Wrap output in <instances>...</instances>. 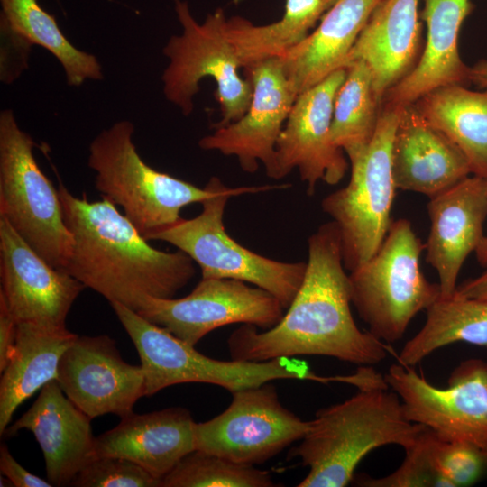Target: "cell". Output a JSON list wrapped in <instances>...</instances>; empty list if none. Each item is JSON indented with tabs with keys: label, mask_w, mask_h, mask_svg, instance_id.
<instances>
[{
	"label": "cell",
	"mask_w": 487,
	"mask_h": 487,
	"mask_svg": "<svg viewBox=\"0 0 487 487\" xmlns=\"http://www.w3.org/2000/svg\"><path fill=\"white\" fill-rule=\"evenodd\" d=\"M476 257L481 265L487 267V235H484L479 247L475 251Z\"/></svg>",
	"instance_id": "obj_39"
},
{
	"label": "cell",
	"mask_w": 487,
	"mask_h": 487,
	"mask_svg": "<svg viewBox=\"0 0 487 487\" xmlns=\"http://www.w3.org/2000/svg\"><path fill=\"white\" fill-rule=\"evenodd\" d=\"M422 328L406 342L398 363L413 367L439 348L457 342L487 347V300L455 290L440 295L427 309Z\"/></svg>",
	"instance_id": "obj_29"
},
{
	"label": "cell",
	"mask_w": 487,
	"mask_h": 487,
	"mask_svg": "<svg viewBox=\"0 0 487 487\" xmlns=\"http://www.w3.org/2000/svg\"><path fill=\"white\" fill-rule=\"evenodd\" d=\"M427 207L430 230L426 259L437 273L441 295L448 296L457 289L464 261L484 236L487 179L469 176L430 198Z\"/></svg>",
	"instance_id": "obj_18"
},
{
	"label": "cell",
	"mask_w": 487,
	"mask_h": 487,
	"mask_svg": "<svg viewBox=\"0 0 487 487\" xmlns=\"http://www.w3.org/2000/svg\"><path fill=\"white\" fill-rule=\"evenodd\" d=\"M0 486H14V484L6 476L2 474L0 477Z\"/></svg>",
	"instance_id": "obj_40"
},
{
	"label": "cell",
	"mask_w": 487,
	"mask_h": 487,
	"mask_svg": "<svg viewBox=\"0 0 487 487\" xmlns=\"http://www.w3.org/2000/svg\"><path fill=\"white\" fill-rule=\"evenodd\" d=\"M0 471L15 487H51L48 480H44L23 467L12 455L6 445L0 448Z\"/></svg>",
	"instance_id": "obj_35"
},
{
	"label": "cell",
	"mask_w": 487,
	"mask_h": 487,
	"mask_svg": "<svg viewBox=\"0 0 487 487\" xmlns=\"http://www.w3.org/2000/svg\"><path fill=\"white\" fill-rule=\"evenodd\" d=\"M56 381L91 419L105 414L126 417L144 397L142 366L126 363L106 335H78L60 358Z\"/></svg>",
	"instance_id": "obj_16"
},
{
	"label": "cell",
	"mask_w": 487,
	"mask_h": 487,
	"mask_svg": "<svg viewBox=\"0 0 487 487\" xmlns=\"http://www.w3.org/2000/svg\"><path fill=\"white\" fill-rule=\"evenodd\" d=\"M174 5L181 33L171 36L162 51L169 60L161 76L166 99L188 116L194 110L200 81L212 78L217 86L216 96L222 116L215 127L237 121L250 106L253 87L239 74L242 66L225 35L223 9L208 14L198 23L186 1L174 0Z\"/></svg>",
	"instance_id": "obj_8"
},
{
	"label": "cell",
	"mask_w": 487,
	"mask_h": 487,
	"mask_svg": "<svg viewBox=\"0 0 487 487\" xmlns=\"http://www.w3.org/2000/svg\"><path fill=\"white\" fill-rule=\"evenodd\" d=\"M67 227L73 238L63 269L108 302L138 311L147 297L171 299L195 276V262L184 252L152 247L105 198L74 196L59 180Z\"/></svg>",
	"instance_id": "obj_2"
},
{
	"label": "cell",
	"mask_w": 487,
	"mask_h": 487,
	"mask_svg": "<svg viewBox=\"0 0 487 487\" xmlns=\"http://www.w3.org/2000/svg\"><path fill=\"white\" fill-rule=\"evenodd\" d=\"M419 0H382L353 46L345 63L362 60L370 67L377 96L415 67L420 49Z\"/></svg>",
	"instance_id": "obj_23"
},
{
	"label": "cell",
	"mask_w": 487,
	"mask_h": 487,
	"mask_svg": "<svg viewBox=\"0 0 487 487\" xmlns=\"http://www.w3.org/2000/svg\"><path fill=\"white\" fill-rule=\"evenodd\" d=\"M133 124L121 120L101 131L90 142L87 165L95 172V188L149 241L176 224L188 205L213 196L222 181L211 177L204 188L159 171L139 155Z\"/></svg>",
	"instance_id": "obj_4"
},
{
	"label": "cell",
	"mask_w": 487,
	"mask_h": 487,
	"mask_svg": "<svg viewBox=\"0 0 487 487\" xmlns=\"http://www.w3.org/2000/svg\"><path fill=\"white\" fill-rule=\"evenodd\" d=\"M384 377L410 421L444 439L473 447L487 464V361L461 362L446 388L436 387L413 367L399 363L391 365Z\"/></svg>",
	"instance_id": "obj_11"
},
{
	"label": "cell",
	"mask_w": 487,
	"mask_h": 487,
	"mask_svg": "<svg viewBox=\"0 0 487 487\" xmlns=\"http://www.w3.org/2000/svg\"><path fill=\"white\" fill-rule=\"evenodd\" d=\"M271 474L255 465L194 450L161 480V487H272Z\"/></svg>",
	"instance_id": "obj_31"
},
{
	"label": "cell",
	"mask_w": 487,
	"mask_h": 487,
	"mask_svg": "<svg viewBox=\"0 0 487 487\" xmlns=\"http://www.w3.org/2000/svg\"><path fill=\"white\" fill-rule=\"evenodd\" d=\"M346 73V68L336 69L297 96L277 140L272 179L298 170L308 195L315 193L320 181L336 185L344 179L350 163L332 141L331 123L335 98Z\"/></svg>",
	"instance_id": "obj_14"
},
{
	"label": "cell",
	"mask_w": 487,
	"mask_h": 487,
	"mask_svg": "<svg viewBox=\"0 0 487 487\" xmlns=\"http://www.w3.org/2000/svg\"><path fill=\"white\" fill-rule=\"evenodd\" d=\"M391 173L397 189L428 198L472 175L461 150L414 104L401 108L391 144Z\"/></svg>",
	"instance_id": "obj_20"
},
{
	"label": "cell",
	"mask_w": 487,
	"mask_h": 487,
	"mask_svg": "<svg viewBox=\"0 0 487 487\" xmlns=\"http://www.w3.org/2000/svg\"><path fill=\"white\" fill-rule=\"evenodd\" d=\"M345 271L340 234L331 220L308 239L305 276L282 318L264 331L249 324L235 329L227 340L232 359L263 362L323 355L360 366L382 362L386 345L362 331L353 317Z\"/></svg>",
	"instance_id": "obj_1"
},
{
	"label": "cell",
	"mask_w": 487,
	"mask_h": 487,
	"mask_svg": "<svg viewBox=\"0 0 487 487\" xmlns=\"http://www.w3.org/2000/svg\"><path fill=\"white\" fill-rule=\"evenodd\" d=\"M110 306L138 352L144 375V397L189 382L214 384L230 392L276 380L327 383V377L316 374L306 362L295 357L263 362L210 358L126 306L118 302H110Z\"/></svg>",
	"instance_id": "obj_5"
},
{
	"label": "cell",
	"mask_w": 487,
	"mask_h": 487,
	"mask_svg": "<svg viewBox=\"0 0 487 487\" xmlns=\"http://www.w3.org/2000/svg\"><path fill=\"white\" fill-rule=\"evenodd\" d=\"M422 116L465 156L471 174L487 179V88L438 87L413 103Z\"/></svg>",
	"instance_id": "obj_26"
},
{
	"label": "cell",
	"mask_w": 487,
	"mask_h": 487,
	"mask_svg": "<svg viewBox=\"0 0 487 487\" xmlns=\"http://www.w3.org/2000/svg\"><path fill=\"white\" fill-rule=\"evenodd\" d=\"M253 87L246 113L237 121L215 127L198 146L237 158L241 169L254 173L262 163L268 177L275 170L276 143L298 96L281 58L262 60L245 69Z\"/></svg>",
	"instance_id": "obj_15"
},
{
	"label": "cell",
	"mask_w": 487,
	"mask_h": 487,
	"mask_svg": "<svg viewBox=\"0 0 487 487\" xmlns=\"http://www.w3.org/2000/svg\"><path fill=\"white\" fill-rule=\"evenodd\" d=\"M0 4L1 36L29 50L39 45L50 51L62 66L69 86L103 78L96 56L75 47L60 29L55 17L37 0H0Z\"/></svg>",
	"instance_id": "obj_27"
},
{
	"label": "cell",
	"mask_w": 487,
	"mask_h": 487,
	"mask_svg": "<svg viewBox=\"0 0 487 487\" xmlns=\"http://www.w3.org/2000/svg\"><path fill=\"white\" fill-rule=\"evenodd\" d=\"M469 81L480 87L487 88V60H481L470 67Z\"/></svg>",
	"instance_id": "obj_38"
},
{
	"label": "cell",
	"mask_w": 487,
	"mask_h": 487,
	"mask_svg": "<svg viewBox=\"0 0 487 487\" xmlns=\"http://www.w3.org/2000/svg\"><path fill=\"white\" fill-rule=\"evenodd\" d=\"M346 69V77L335 98L331 138L349 161L372 142L382 101L376 95L372 73L366 62L354 60Z\"/></svg>",
	"instance_id": "obj_30"
},
{
	"label": "cell",
	"mask_w": 487,
	"mask_h": 487,
	"mask_svg": "<svg viewBox=\"0 0 487 487\" xmlns=\"http://www.w3.org/2000/svg\"><path fill=\"white\" fill-rule=\"evenodd\" d=\"M424 249L409 220H392L378 251L348 273L352 304L382 342L400 340L415 316L441 295L420 269Z\"/></svg>",
	"instance_id": "obj_7"
},
{
	"label": "cell",
	"mask_w": 487,
	"mask_h": 487,
	"mask_svg": "<svg viewBox=\"0 0 487 487\" xmlns=\"http://www.w3.org/2000/svg\"><path fill=\"white\" fill-rule=\"evenodd\" d=\"M231 393L232 401L222 413L195 423L196 450L256 465L300 440L309 428V420L284 407L270 382Z\"/></svg>",
	"instance_id": "obj_12"
},
{
	"label": "cell",
	"mask_w": 487,
	"mask_h": 487,
	"mask_svg": "<svg viewBox=\"0 0 487 487\" xmlns=\"http://www.w3.org/2000/svg\"><path fill=\"white\" fill-rule=\"evenodd\" d=\"M77 337L66 326L17 324L14 350L1 372V436L16 409L45 384L56 380L60 358Z\"/></svg>",
	"instance_id": "obj_25"
},
{
	"label": "cell",
	"mask_w": 487,
	"mask_h": 487,
	"mask_svg": "<svg viewBox=\"0 0 487 487\" xmlns=\"http://www.w3.org/2000/svg\"><path fill=\"white\" fill-rule=\"evenodd\" d=\"M288 186L230 188L221 181L216 192L201 203L202 210L197 216L180 219L152 235L149 241L166 242L187 253L200 267L202 278L245 281L272 294L286 309L301 286L307 262H280L245 248L226 233L224 214L232 197L286 188Z\"/></svg>",
	"instance_id": "obj_6"
},
{
	"label": "cell",
	"mask_w": 487,
	"mask_h": 487,
	"mask_svg": "<svg viewBox=\"0 0 487 487\" xmlns=\"http://www.w3.org/2000/svg\"><path fill=\"white\" fill-rule=\"evenodd\" d=\"M390 388L359 390L349 399L319 409L291 452L309 471L299 487H345L372 450L397 445L404 450L424 426L410 421Z\"/></svg>",
	"instance_id": "obj_3"
},
{
	"label": "cell",
	"mask_w": 487,
	"mask_h": 487,
	"mask_svg": "<svg viewBox=\"0 0 487 487\" xmlns=\"http://www.w3.org/2000/svg\"><path fill=\"white\" fill-rule=\"evenodd\" d=\"M0 295L16 323L66 326L85 286L51 266L0 217Z\"/></svg>",
	"instance_id": "obj_17"
},
{
	"label": "cell",
	"mask_w": 487,
	"mask_h": 487,
	"mask_svg": "<svg viewBox=\"0 0 487 487\" xmlns=\"http://www.w3.org/2000/svg\"><path fill=\"white\" fill-rule=\"evenodd\" d=\"M76 487H161V481L124 458L97 456L73 479Z\"/></svg>",
	"instance_id": "obj_34"
},
{
	"label": "cell",
	"mask_w": 487,
	"mask_h": 487,
	"mask_svg": "<svg viewBox=\"0 0 487 487\" xmlns=\"http://www.w3.org/2000/svg\"><path fill=\"white\" fill-rule=\"evenodd\" d=\"M32 432L44 456L52 486H70L76 475L97 457L91 418L62 391L56 380L45 384L31 408L3 435Z\"/></svg>",
	"instance_id": "obj_19"
},
{
	"label": "cell",
	"mask_w": 487,
	"mask_h": 487,
	"mask_svg": "<svg viewBox=\"0 0 487 487\" xmlns=\"http://www.w3.org/2000/svg\"><path fill=\"white\" fill-rule=\"evenodd\" d=\"M284 309L277 298L257 286L234 279L202 278L188 295L147 297L136 312L195 346L213 330L232 324L269 329L282 318Z\"/></svg>",
	"instance_id": "obj_13"
},
{
	"label": "cell",
	"mask_w": 487,
	"mask_h": 487,
	"mask_svg": "<svg viewBox=\"0 0 487 487\" xmlns=\"http://www.w3.org/2000/svg\"><path fill=\"white\" fill-rule=\"evenodd\" d=\"M402 106L381 104L370 144L349 160V182L321 201V208L336 225L343 263L350 272L368 261L381 245L392 219L395 196L391 144Z\"/></svg>",
	"instance_id": "obj_9"
},
{
	"label": "cell",
	"mask_w": 487,
	"mask_h": 487,
	"mask_svg": "<svg viewBox=\"0 0 487 487\" xmlns=\"http://www.w3.org/2000/svg\"><path fill=\"white\" fill-rule=\"evenodd\" d=\"M427 437L435 464L451 487L474 484L487 472L485 460L473 447L444 439L428 427Z\"/></svg>",
	"instance_id": "obj_33"
},
{
	"label": "cell",
	"mask_w": 487,
	"mask_h": 487,
	"mask_svg": "<svg viewBox=\"0 0 487 487\" xmlns=\"http://www.w3.org/2000/svg\"><path fill=\"white\" fill-rule=\"evenodd\" d=\"M337 0H286L280 20L255 25L249 20L226 18L225 32L244 69L268 59L282 58L309 34V30Z\"/></svg>",
	"instance_id": "obj_28"
},
{
	"label": "cell",
	"mask_w": 487,
	"mask_h": 487,
	"mask_svg": "<svg viewBox=\"0 0 487 487\" xmlns=\"http://www.w3.org/2000/svg\"><path fill=\"white\" fill-rule=\"evenodd\" d=\"M464 297L487 300V267L478 277L469 279L456 289Z\"/></svg>",
	"instance_id": "obj_37"
},
{
	"label": "cell",
	"mask_w": 487,
	"mask_h": 487,
	"mask_svg": "<svg viewBox=\"0 0 487 487\" xmlns=\"http://www.w3.org/2000/svg\"><path fill=\"white\" fill-rule=\"evenodd\" d=\"M406 456L391 473L378 478L363 477L358 485L364 487H451L436 468L431 455L427 427L424 426L415 442L405 449Z\"/></svg>",
	"instance_id": "obj_32"
},
{
	"label": "cell",
	"mask_w": 487,
	"mask_h": 487,
	"mask_svg": "<svg viewBox=\"0 0 487 487\" xmlns=\"http://www.w3.org/2000/svg\"><path fill=\"white\" fill-rule=\"evenodd\" d=\"M423 2L425 49L412 70L386 92L382 104L406 106L438 87L470 82V67L462 60L457 41L461 26L473 7L471 0Z\"/></svg>",
	"instance_id": "obj_22"
},
{
	"label": "cell",
	"mask_w": 487,
	"mask_h": 487,
	"mask_svg": "<svg viewBox=\"0 0 487 487\" xmlns=\"http://www.w3.org/2000/svg\"><path fill=\"white\" fill-rule=\"evenodd\" d=\"M195 421L181 407L121 418L114 428L96 437L97 456H115L140 465L159 480L196 450Z\"/></svg>",
	"instance_id": "obj_21"
},
{
	"label": "cell",
	"mask_w": 487,
	"mask_h": 487,
	"mask_svg": "<svg viewBox=\"0 0 487 487\" xmlns=\"http://www.w3.org/2000/svg\"><path fill=\"white\" fill-rule=\"evenodd\" d=\"M381 1L337 0L316 30L281 58L298 96L345 68L353 46Z\"/></svg>",
	"instance_id": "obj_24"
},
{
	"label": "cell",
	"mask_w": 487,
	"mask_h": 487,
	"mask_svg": "<svg viewBox=\"0 0 487 487\" xmlns=\"http://www.w3.org/2000/svg\"><path fill=\"white\" fill-rule=\"evenodd\" d=\"M35 142L11 109L0 113V217L51 266L63 270L73 238L58 188L38 165Z\"/></svg>",
	"instance_id": "obj_10"
},
{
	"label": "cell",
	"mask_w": 487,
	"mask_h": 487,
	"mask_svg": "<svg viewBox=\"0 0 487 487\" xmlns=\"http://www.w3.org/2000/svg\"><path fill=\"white\" fill-rule=\"evenodd\" d=\"M17 323L0 295V372L10 362L15 345Z\"/></svg>",
	"instance_id": "obj_36"
}]
</instances>
